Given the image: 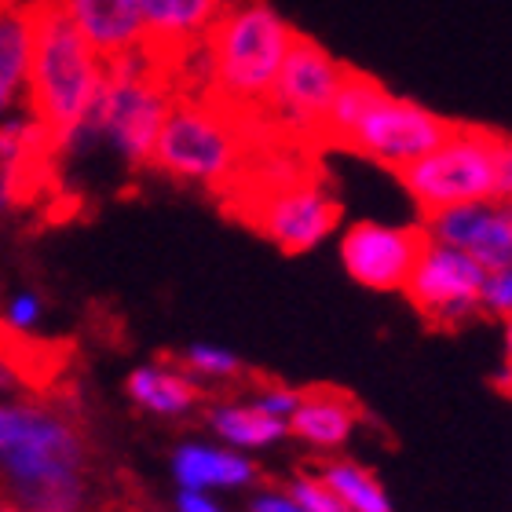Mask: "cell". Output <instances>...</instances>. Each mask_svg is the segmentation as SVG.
Segmentation results:
<instances>
[{
    "mask_svg": "<svg viewBox=\"0 0 512 512\" xmlns=\"http://www.w3.org/2000/svg\"><path fill=\"white\" fill-rule=\"evenodd\" d=\"M96 458L70 399L0 403V505L22 512H85Z\"/></svg>",
    "mask_w": 512,
    "mask_h": 512,
    "instance_id": "cell-1",
    "label": "cell"
},
{
    "mask_svg": "<svg viewBox=\"0 0 512 512\" xmlns=\"http://www.w3.org/2000/svg\"><path fill=\"white\" fill-rule=\"evenodd\" d=\"M293 37L297 30L271 0H227L202 44L205 96L238 118L260 121Z\"/></svg>",
    "mask_w": 512,
    "mask_h": 512,
    "instance_id": "cell-2",
    "label": "cell"
},
{
    "mask_svg": "<svg viewBox=\"0 0 512 512\" xmlns=\"http://www.w3.org/2000/svg\"><path fill=\"white\" fill-rule=\"evenodd\" d=\"M103 59L66 19L59 0H33V55L26 81L30 118L48 132L52 147L66 154L85 128L103 88Z\"/></svg>",
    "mask_w": 512,
    "mask_h": 512,
    "instance_id": "cell-3",
    "label": "cell"
},
{
    "mask_svg": "<svg viewBox=\"0 0 512 512\" xmlns=\"http://www.w3.org/2000/svg\"><path fill=\"white\" fill-rule=\"evenodd\" d=\"M260 139H275L260 121L238 118L209 96H172L161 121L150 169L220 194L231 187Z\"/></svg>",
    "mask_w": 512,
    "mask_h": 512,
    "instance_id": "cell-4",
    "label": "cell"
},
{
    "mask_svg": "<svg viewBox=\"0 0 512 512\" xmlns=\"http://www.w3.org/2000/svg\"><path fill=\"white\" fill-rule=\"evenodd\" d=\"M103 66L107 70H103L96 107L66 150H77L88 139H103L128 169H147L161 121L169 114L172 85L143 59V52H132Z\"/></svg>",
    "mask_w": 512,
    "mask_h": 512,
    "instance_id": "cell-5",
    "label": "cell"
},
{
    "mask_svg": "<svg viewBox=\"0 0 512 512\" xmlns=\"http://www.w3.org/2000/svg\"><path fill=\"white\" fill-rule=\"evenodd\" d=\"M498 143L502 132L480 125H454L443 143L421 161L399 169V183L421 209V216L454 205L498 202Z\"/></svg>",
    "mask_w": 512,
    "mask_h": 512,
    "instance_id": "cell-6",
    "label": "cell"
},
{
    "mask_svg": "<svg viewBox=\"0 0 512 512\" xmlns=\"http://www.w3.org/2000/svg\"><path fill=\"white\" fill-rule=\"evenodd\" d=\"M344 70L348 66L333 59L319 41L297 33L278 66L271 96L260 110V125L289 147H304V143L315 147L322 118L344 81Z\"/></svg>",
    "mask_w": 512,
    "mask_h": 512,
    "instance_id": "cell-7",
    "label": "cell"
},
{
    "mask_svg": "<svg viewBox=\"0 0 512 512\" xmlns=\"http://www.w3.org/2000/svg\"><path fill=\"white\" fill-rule=\"evenodd\" d=\"M454 125L458 121L443 118L414 99L392 96L384 85H377L333 147L352 150L359 158H370L384 169L399 172L432 154L454 132Z\"/></svg>",
    "mask_w": 512,
    "mask_h": 512,
    "instance_id": "cell-8",
    "label": "cell"
},
{
    "mask_svg": "<svg viewBox=\"0 0 512 512\" xmlns=\"http://www.w3.org/2000/svg\"><path fill=\"white\" fill-rule=\"evenodd\" d=\"M483 271L472 256L443 246L428 238V246L417 256L414 271L406 278V300L410 308L425 319L428 330H461L472 319L487 315L483 311Z\"/></svg>",
    "mask_w": 512,
    "mask_h": 512,
    "instance_id": "cell-9",
    "label": "cell"
},
{
    "mask_svg": "<svg viewBox=\"0 0 512 512\" xmlns=\"http://www.w3.org/2000/svg\"><path fill=\"white\" fill-rule=\"evenodd\" d=\"M224 8L227 0H139V15H143L139 52L169 81L172 96L183 70L202 52L205 37Z\"/></svg>",
    "mask_w": 512,
    "mask_h": 512,
    "instance_id": "cell-10",
    "label": "cell"
},
{
    "mask_svg": "<svg viewBox=\"0 0 512 512\" xmlns=\"http://www.w3.org/2000/svg\"><path fill=\"white\" fill-rule=\"evenodd\" d=\"M428 246L425 224H377L359 220L341 235V260L352 282L374 289V293H395L406 286L417 256Z\"/></svg>",
    "mask_w": 512,
    "mask_h": 512,
    "instance_id": "cell-11",
    "label": "cell"
},
{
    "mask_svg": "<svg viewBox=\"0 0 512 512\" xmlns=\"http://www.w3.org/2000/svg\"><path fill=\"white\" fill-rule=\"evenodd\" d=\"M428 238L472 256L483 271L512 264V205L509 202H472L454 205L443 213L425 216Z\"/></svg>",
    "mask_w": 512,
    "mask_h": 512,
    "instance_id": "cell-12",
    "label": "cell"
},
{
    "mask_svg": "<svg viewBox=\"0 0 512 512\" xmlns=\"http://www.w3.org/2000/svg\"><path fill=\"white\" fill-rule=\"evenodd\" d=\"M59 8L103 63L125 59L143 44L139 0H59Z\"/></svg>",
    "mask_w": 512,
    "mask_h": 512,
    "instance_id": "cell-13",
    "label": "cell"
},
{
    "mask_svg": "<svg viewBox=\"0 0 512 512\" xmlns=\"http://www.w3.org/2000/svg\"><path fill=\"white\" fill-rule=\"evenodd\" d=\"M359 421H363V406L355 395L333 384H315L300 392L297 410L289 417V432L315 450H337L352 439Z\"/></svg>",
    "mask_w": 512,
    "mask_h": 512,
    "instance_id": "cell-14",
    "label": "cell"
},
{
    "mask_svg": "<svg viewBox=\"0 0 512 512\" xmlns=\"http://www.w3.org/2000/svg\"><path fill=\"white\" fill-rule=\"evenodd\" d=\"M33 0H0V114H8L30 81Z\"/></svg>",
    "mask_w": 512,
    "mask_h": 512,
    "instance_id": "cell-15",
    "label": "cell"
},
{
    "mask_svg": "<svg viewBox=\"0 0 512 512\" xmlns=\"http://www.w3.org/2000/svg\"><path fill=\"white\" fill-rule=\"evenodd\" d=\"M125 392H128V399L139 406V410L158 414V417L191 414L194 406L205 399L202 384L194 381V377L183 374L172 359H161V363H150V366H139V370H132V374H128V381H125Z\"/></svg>",
    "mask_w": 512,
    "mask_h": 512,
    "instance_id": "cell-16",
    "label": "cell"
},
{
    "mask_svg": "<svg viewBox=\"0 0 512 512\" xmlns=\"http://www.w3.org/2000/svg\"><path fill=\"white\" fill-rule=\"evenodd\" d=\"M172 472L183 491H209V487H246L256 480L253 461H246L235 450L202 447L187 443L172 454Z\"/></svg>",
    "mask_w": 512,
    "mask_h": 512,
    "instance_id": "cell-17",
    "label": "cell"
},
{
    "mask_svg": "<svg viewBox=\"0 0 512 512\" xmlns=\"http://www.w3.org/2000/svg\"><path fill=\"white\" fill-rule=\"evenodd\" d=\"M209 428L224 439L227 447H242V450H260L278 443L282 436H289V425L278 421V417L256 410L253 403H216L209 406L205 414Z\"/></svg>",
    "mask_w": 512,
    "mask_h": 512,
    "instance_id": "cell-18",
    "label": "cell"
},
{
    "mask_svg": "<svg viewBox=\"0 0 512 512\" xmlns=\"http://www.w3.org/2000/svg\"><path fill=\"white\" fill-rule=\"evenodd\" d=\"M315 476L348 505V512H392V502H388L381 480L370 469L355 465V461H319Z\"/></svg>",
    "mask_w": 512,
    "mask_h": 512,
    "instance_id": "cell-19",
    "label": "cell"
},
{
    "mask_svg": "<svg viewBox=\"0 0 512 512\" xmlns=\"http://www.w3.org/2000/svg\"><path fill=\"white\" fill-rule=\"evenodd\" d=\"M172 363L180 366L187 377H198V381H220V384L249 381V370L242 366V359L235 352H227V348H216V344H194L183 355H176Z\"/></svg>",
    "mask_w": 512,
    "mask_h": 512,
    "instance_id": "cell-20",
    "label": "cell"
},
{
    "mask_svg": "<svg viewBox=\"0 0 512 512\" xmlns=\"http://www.w3.org/2000/svg\"><path fill=\"white\" fill-rule=\"evenodd\" d=\"M286 494L300 505L304 512H348V505L315 476V472H300L286 487Z\"/></svg>",
    "mask_w": 512,
    "mask_h": 512,
    "instance_id": "cell-21",
    "label": "cell"
},
{
    "mask_svg": "<svg viewBox=\"0 0 512 512\" xmlns=\"http://www.w3.org/2000/svg\"><path fill=\"white\" fill-rule=\"evenodd\" d=\"M483 311H491L498 319H512V264L487 271L483 282Z\"/></svg>",
    "mask_w": 512,
    "mask_h": 512,
    "instance_id": "cell-22",
    "label": "cell"
},
{
    "mask_svg": "<svg viewBox=\"0 0 512 512\" xmlns=\"http://www.w3.org/2000/svg\"><path fill=\"white\" fill-rule=\"evenodd\" d=\"M41 319V300L33 293H19V297L8 300V311H4V322L15 326V330H33Z\"/></svg>",
    "mask_w": 512,
    "mask_h": 512,
    "instance_id": "cell-23",
    "label": "cell"
},
{
    "mask_svg": "<svg viewBox=\"0 0 512 512\" xmlns=\"http://www.w3.org/2000/svg\"><path fill=\"white\" fill-rule=\"evenodd\" d=\"M498 202L512 205V136H505V132L498 143Z\"/></svg>",
    "mask_w": 512,
    "mask_h": 512,
    "instance_id": "cell-24",
    "label": "cell"
},
{
    "mask_svg": "<svg viewBox=\"0 0 512 512\" xmlns=\"http://www.w3.org/2000/svg\"><path fill=\"white\" fill-rule=\"evenodd\" d=\"M249 512H304L286 491H264L249 502Z\"/></svg>",
    "mask_w": 512,
    "mask_h": 512,
    "instance_id": "cell-25",
    "label": "cell"
},
{
    "mask_svg": "<svg viewBox=\"0 0 512 512\" xmlns=\"http://www.w3.org/2000/svg\"><path fill=\"white\" fill-rule=\"evenodd\" d=\"M176 509H180V512H224L205 491H180V498H176Z\"/></svg>",
    "mask_w": 512,
    "mask_h": 512,
    "instance_id": "cell-26",
    "label": "cell"
},
{
    "mask_svg": "<svg viewBox=\"0 0 512 512\" xmlns=\"http://www.w3.org/2000/svg\"><path fill=\"white\" fill-rule=\"evenodd\" d=\"M118 512H158V509H150L139 494H128V498H121V505H118Z\"/></svg>",
    "mask_w": 512,
    "mask_h": 512,
    "instance_id": "cell-27",
    "label": "cell"
},
{
    "mask_svg": "<svg viewBox=\"0 0 512 512\" xmlns=\"http://www.w3.org/2000/svg\"><path fill=\"white\" fill-rule=\"evenodd\" d=\"M505 363L512 370V319H505Z\"/></svg>",
    "mask_w": 512,
    "mask_h": 512,
    "instance_id": "cell-28",
    "label": "cell"
},
{
    "mask_svg": "<svg viewBox=\"0 0 512 512\" xmlns=\"http://www.w3.org/2000/svg\"><path fill=\"white\" fill-rule=\"evenodd\" d=\"M498 388H502V392H509V395H512V370H509V366H505V374L498 377Z\"/></svg>",
    "mask_w": 512,
    "mask_h": 512,
    "instance_id": "cell-29",
    "label": "cell"
},
{
    "mask_svg": "<svg viewBox=\"0 0 512 512\" xmlns=\"http://www.w3.org/2000/svg\"><path fill=\"white\" fill-rule=\"evenodd\" d=\"M0 512H22V509H8V505H0Z\"/></svg>",
    "mask_w": 512,
    "mask_h": 512,
    "instance_id": "cell-30",
    "label": "cell"
}]
</instances>
